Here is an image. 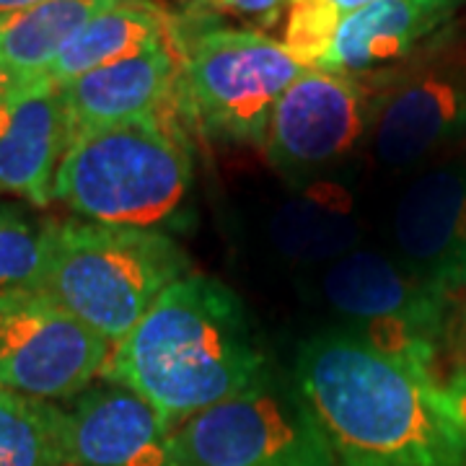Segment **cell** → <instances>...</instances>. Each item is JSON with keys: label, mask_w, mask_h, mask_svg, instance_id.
<instances>
[{"label": "cell", "mask_w": 466, "mask_h": 466, "mask_svg": "<svg viewBox=\"0 0 466 466\" xmlns=\"http://www.w3.org/2000/svg\"><path fill=\"white\" fill-rule=\"evenodd\" d=\"M293 381L337 466H466V435L431 370L329 329L300 345Z\"/></svg>", "instance_id": "obj_1"}, {"label": "cell", "mask_w": 466, "mask_h": 466, "mask_svg": "<svg viewBox=\"0 0 466 466\" xmlns=\"http://www.w3.org/2000/svg\"><path fill=\"white\" fill-rule=\"evenodd\" d=\"M267 370L241 299L208 275L168 285L104 368L109 383L135 391L174 431Z\"/></svg>", "instance_id": "obj_2"}, {"label": "cell", "mask_w": 466, "mask_h": 466, "mask_svg": "<svg viewBox=\"0 0 466 466\" xmlns=\"http://www.w3.org/2000/svg\"><path fill=\"white\" fill-rule=\"evenodd\" d=\"M52 195L91 223L184 233L195 195L192 148L168 115L81 135L67 146Z\"/></svg>", "instance_id": "obj_3"}, {"label": "cell", "mask_w": 466, "mask_h": 466, "mask_svg": "<svg viewBox=\"0 0 466 466\" xmlns=\"http://www.w3.org/2000/svg\"><path fill=\"white\" fill-rule=\"evenodd\" d=\"M39 290L112 348L146 317L168 285L187 278L189 257L174 236L91 220H47Z\"/></svg>", "instance_id": "obj_4"}, {"label": "cell", "mask_w": 466, "mask_h": 466, "mask_svg": "<svg viewBox=\"0 0 466 466\" xmlns=\"http://www.w3.org/2000/svg\"><path fill=\"white\" fill-rule=\"evenodd\" d=\"M174 34L182 57L179 109L216 143L265 148L275 104L309 67L254 29L174 21Z\"/></svg>", "instance_id": "obj_5"}, {"label": "cell", "mask_w": 466, "mask_h": 466, "mask_svg": "<svg viewBox=\"0 0 466 466\" xmlns=\"http://www.w3.org/2000/svg\"><path fill=\"white\" fill-rule=\"evenodd\" d=\"M177 466H337L299 383L269 373L182 422Z\"/></svg>", "instance_id": "obj_6"}, {"label": "cell", "mask_w": 466, "mask_h": 466, "mask_svg": "<svg viewBox=\"0 0 466 466\" xmlns=\"http://www.w3.org/2000/svg\"><path fill=\"white\" fill-rule=\"evenodd\" d=\"M321 296L348 324L345 332L433 373L449 317L443 290L415 278L394 257L355 249L327 267Z\"/></svg>", "instance_id": "obj_7"}, {"label": "cell", "mask_w": 466, "mask_h": 466, "mask_svg": "<svg viewBox=\"0 0 466 466\" xmlns=\"http://www.w3.org/2000/svg\"><path fill=\"white\" fill-rule=\"evenodd\" d=\"M373 86L370 148L383 167L422 164L466 140V36L451 29Z\"/></svg>", "instance_id": "obj_8"}, {"label": "cell", "mask_w": 466, "mask_h": 466, "mask_svg": "<svg viewBox=\"0 0 466 466\" xmlns=\"http://www.w3.org/2000/svg\"><path fill=\"white\" fill-rule=\"evenodd\" d=\"M112 345L42 290L0 293V389L73 400L104 373Z\"/></svg>", "instance_id": "obj_9"}, {"label": "cell", "mask_w": 466, "mask_h": 466, "mask_svg": "<svg viewBox=\"0 0 466 466\" xmlns=\"http://www.w3.org/2000/svg\"><path fill=\"white\" fill-rule=\"evenodd\" d=\"M373 86L368 78L303 70L275 104L265 140L267 161L303 179L345 161L370 133Z\"/></svg>", "instance_id": "obj_10"}, {"label": "cell", "mask_w": 466, "mask_h": 466, "mask_svg": "<svg viewBox=\"0 0 466 466\" xmlns=\"http://www.w3.org/2000/svg\"><path fill=\"white\" fill-rule=\"evenodd\" d=\"M394 259L451 296L466 285V161L428 168L391 216Z\"/></svg>", "instance_id": "obj_11"}, {"label": "cell", "mask_w": 466, "mask_h": 466, "mask_svg": "<svg viewBox=\"0 0 466 466\" xmlns=\"http://www.w3.org/2000/svg\"><path fill=\"white\" fill-rule=\"evenodd\" d=\"M466 0H376L342 18L319 70L366 78L415 60L453 29Z\"/></svg>", "instance_id": "obj_12"}, {"label": "cell", "mask_w": 466, "mask_h": 466, "mask_svg": "<svg viewBox=\"0 0 466 466\" xmlns=\"http://www.w3.org/2000/svg\"><path fill=\"white\" fill-rule=\"evenodd\" d=\"M182 57L174 39L153 45L133 57L96 67L63 86L70 143L122 122L164 115L179 104Z\"/></svg>", "instance_id": "obj_13"}, {"label": "cell", "mask_w": 466, "mask_h": 466, "mask_svg": "<svg viewBox=\"0 0 466 466\" xmlns=\"http://www.w3.org/2000/svg\"><path fill=\"white\" fill-rule=\"evenodd\" d=\"M70 146L63 91L45 76L0 88V192L47 208Z\"/></svg>", "instance_id": "obj_14"}, {"label": "cell", "mask_w": 466, "mask_h": 466, "mask_svg": "<svg viewBox=\"0 0 466 466\" xmlns=\"http://www.w3.org/2000/svg\"><path fill=\"white\" fill-rule=\"evenodd\" d=\"M66 417L73 466H177L174 428L125 386H88Z\"/></svg>", "instance_id": "obj_15"}, {"label": "cell", "mask_w": 466, "mask_h": 466, "mask_svg": "<svg viewBox=\"0 0 466 466\" xmlns=\"http://www.w3.org/2000/svg\"><path fill=\"white\" fill-rule=\"evenodd\" d=\"M168 39H174V16L164 8L150 0H119L86 24L45 78L63 88L96 67L133 57Z\"/></svg>", "instance_id": "obj_16"}, {"label": "cell", "mask_w": 466, "mask_h": 466, "mask_svg": "<svg viewBox=\"0 0 466 466\" xmlns=\"http://www.w3.org/2000/svg\"><path fill=\"white\" fill-rule=\"evenodd\" d=\"M115 3L119 0H47L0 16V73L8 84H29L47 76L86 24Z\"/></svg>", "instance_id": "obj_17"}, {"label": "cell", "mask_w": 466, "mask_h": 466, "mask_svg": "<svg viewBox=\"0 0 466 466\" xmlns=\"http://www.w3.org/2000/svg\"><path fill=\"white\" fill-rule=\"evenodd\" d=\"M272 238L290 259L334 262L355 251L360 226L348 192L342 187H321L285 202L272 220Z\"/></svg>", "instance_id": "obj_18"}, {"label": "cell", "mask_w": 466, "mask_h": 466, "mask_svg": "<svg viewBox=\"0 0 466 466\" xmlns=\"http://www.w3.org/2000/svg\"><path fill=\"white\" fill-rule=\"evenodd\" d=\"M0 466H73L66 410L0 389Z\"/></svg>", "instance_id": "obj_19"}, {"label": "cell", "mask_w": 466, "mask_h": 466, "mask_svg": "<svg viewBox=\"0 0 466 466\" xmlns=\"http://www.w3.org/2000/svg\"><path fill=\"white\" fill-rule=\"evenodd\" d=\"M47 254L45 223L0 205V293L39 290Z\"/></svg>", "instance_id": "obj_20"}, {"label": "cell", "mask_w": 466, "mask_h": 466, "mask_svg": "<svg viewBox=\"0 0 466 466\" xmlns=\"http://www.w3.org/2000/svg\"><path fill=\"white\" fill-rule=\"evenodd\" d=\"M283 45L303 67H319L329 52L342 16L324 0H285Z\"/></svg>", "instance_id": "obj_21"}, {"label": "cell", "mask_w": 466, "mask_h": 466, "mask_svg": "<svg viewBox=\"0 0 466 466\" xmlns=\"http://www.w3.org/2000/svg\"><path fill=\"white\" fill-rule=\"evenodd\" d=\"M285 0H179V16L184 26H210L220 18L275 16L283 11Z\"/></svg>", "instance_id": "obj_22"}, {"label": "cell", "mask_w": 466, "mask_h": 466, "mask_svg": "<svg viewBox=\"0 0 466 466\" xmlns=\"http://www.w3.org/2000/svg\"><path fill=\"white\" fill-rule=\"evenodd\" d=\"M443 389H446V397H449L453 417H456L459 428H461L466 435V368L464 370H459Z\"/></svg>", "instance_id": "obj_23"}, {"label": "cell", "mask_w": 466, "mask_h": 466, "mask_svg": "<svg viewBox=\"0 0 466 466\" xmlns=\"http://www.w3.org/2000/svg\"><path fill=\"white\" fill-rule=\"evenodd\" d=\"M47 0H0V16H8V14H18V11H26L34 5H42Z\"/></svg>", "instance_id": "obj_24"}, {"label": "cell", "mask_w": 466, "mask_h": 466, "mask_svg": "<svg viewBox=\"0 0 466 466\" xmlns=\"http://www.w3.org/2000/svg\"><path fill=\"white\" fill-rule=\"evenodd\" d=\"M324 3L345 18L350 11H355V8H360V5H368V3H376V0H324Z\"/></svg>", "instance_id": "obj_25"}, {"label": "cell", "mask_w": 466, "mask_h": 466, "mask_svg": "<svg viewBox=\"0 0 466 466\" xmlns=\"http://www.w3.org/2000/svg\"><path fill=\"white\" fill-rule=\"evenodd\" d=\"M3 86H5V76L0 73V88H3Z\"/></svg>", "instance_id": "obj_26"}]
</instances>
